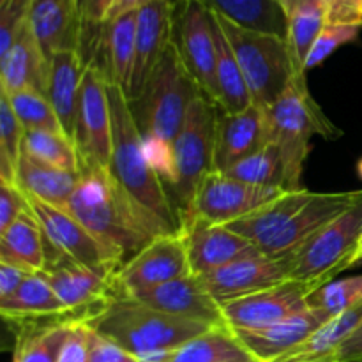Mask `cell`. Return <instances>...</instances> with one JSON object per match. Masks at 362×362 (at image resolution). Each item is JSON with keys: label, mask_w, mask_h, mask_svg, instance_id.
<instances>
[{"label": "cell", "mask_w": 362, "mask_h": 362, "mask_svg": "<svg viewBox=\"0 0 362 362\" xmlns=\"http://www.w3.org/2000/svg\"><path fill=\"white\" fill-rule=\"evenodd\" d=\"M214 13L240 27L286 37L288 20L276 0H204Z\"/></svg>", "instance_id": "1f68e13d"}, {"label": "cell", "mask_w": 362, "mask_h": 362, "mask_svg": "<svg viewBox=\"0 0 362 362\" xmlns=\"http://www.w3.org/2000/svg\"><path fill=\"white\" fill-rule=\"evenodd\" d=\"M74 145L80 163L110 168L112 163V115L106 73L95 60L85 67L78 101Z\"/></svg>", "instance_id": "8fae6325"}, {"label": "cell", "mask_w": 362, "mask_h": 362, "mask_svg": "<svg viewBox=\"0 0 362 362\" xmlns=\"http://www.w3.org/2000/svg\"><path fill=\"white\" fill-rule=\"evenodd\" d=\"M311 197H313V191L304 189V187L296 191H285L251 214L225 226L232 232L246 237L258 250H262L269 240L274 239L285 228L286 223L311 200Z\"/></svg>", "instance_id": "83f0119b"}, {"label": "cell", "mask_w": 362, "mask_h": 362, "mask_svg": "<svg viewBox=\"0 0 362 362\" xmlns=\"http://www.w3.org/2000/svg\"><path fill=\"white\" fill-rule=\"evenodd\" d=\"M324 286L318 281L286 279L267 290L221 304L230 329H260L308 310V297Z\"/></svg>", "instance_id": "7c38bea8"}, {"label": "cell", "mask_w": 362, "mask_h": 362, "mask_svg": "<svg viewBox=\"0 0 362 362\" xmlns=\"http://www.w3.org/2000/svg\"><path fill=\"white\" fill-rule=\"evenodd\" d=\"M71 324L74 322L18 325L13 362H59Z\"/></svg>", "instance_id": "d590c367"}, {"label": "cell", "mask_w": 362, "mask_h": 362, "mask_svg": "<svg viewBox=\"0 0 362 362\" xmlns=\"http://www.w3.org/2000/svg\"><path fill=\"white\" fill-rule=\"evenodd\" d=\"M357 173H359V177L362 179V158L359 159V163H357Z\"/></svg>", "instance_id": "9f6ffc18"}, {"label": "cell", "mask_w": 362, "mask_h": 362, "mask_svg": "<svg viewBox=\"0 0 362 362\" xmlns=\"http://www.w3.org/2000/svg\"><path fill=\"white\" fill-rule=\"evenodd\" d=\"M23 136L25 127L18 120L6 92L0 90V179L7 182L14 184Z\"/></svg>", "instance_id": "ab89813d"}, {"label": "cell", "mask_w": 362, "mask_h": 362, "mask_svg": "<svg viewBox=\"0 0 362 362\" xmlns=\"http://www.w3.org/2000/svg\"><path fill=\"white\" fill-rule=\"evenodd\" d=\"M281 193H285L281 187L253 186L223 172H211L198 191L193 209L182 219L198 216L216 225H228L251 214Z\"/></svg>", "instance_id": "9a60e30c"}, {"label": "cell", "mask_w": 362, "mask_h": 362, "mask_svg": "<svg viewBox=\"0 0 362 362\" xmlns=\"http://www.w3.org/2000/svg\"><path fill=\"white\" fill-rule=\"evenodd\" d=\"M92 329L83 322L71 324L69 334L60 350L59 362H90Z\"/></svg>", "instance_id": "f6af8a7d"}, {"label": "cell", "mask_w": 362, "mask_h": 362, "mask_svg": "<svg viewBox=\"0 0 362 362\" xmlns=\"http://www.w3.org/2000/svg\"><path fill=\"white\" fill-rule=\"evenodd\" d=\"M362 322V304L325 322L303 345L276 362H331L336 350L350 338Z\"/></svg>", "instance_id": "4dcf8cb0"}, {"label": "cell", "mask_w": 362, "mask_h": 362, "mask_svg": "<svg viewBox=\"0 0 362 362\" xmlns=\"http://www.w3.org/2000/svg\"><path fill=\"white\" fill-rule=\"evenodd\" d=\"M67 212L124 262L158 237L177 232L165 219L141 205L113 177L110 168L87 163H80V184Z\"/></svg>", "instance_id": "6da1fadb"}, {"label": "cell", "mask_w": 362, "mask_h": 362, "mask_svg": "<svg viewBox=\"0 0 362 362\" xmlns=\"http://www.w3.org/2000/svg\"><path fill=\"white\" fill-rule=\"evenodd\" d=\"M267 144L271 141L265 108L251 105L239 113H226L218 108L212 163L214 172H226Z\"/></svg>", "instance_id": "44dd1931"}, {"label": "cell", "mask_w": 362, "mask_h": 362, "mask_svg": "<svg viewBox=\"0 0 362 362\" xmlns=\"http://www.w3.org/2000/svg\"><path fill=\"white\" fill-rule=\"evenodd\" d=\"M168 362H260L235 338L230 327H214L180 349L173 350Z\"/></svg>", "instance_id": "d6a6232c"}, {"label": "cell", "mask_w": 362, "mask_h": 362, "mask_svg": "<svg viewBox=\"0 0 362 362\" xmlns=\"http://www.w3.org/2000/svg\"><path fill=\"white\" fill-rule=\"evenodd\" d=\"M290 272L292 257L269 258L265 255H255L216 269L209 274L200 276V279L216 303L221 306L230 300L243 299L279 285L290 279Z\"/></svg>", "instance_id": "e0dca14e"}, {"label": "cell", "mask_w": 362, "mask_h": 362, "mask_svg": "<svg viewBox=\"0 0 362 362\" xmlns=\"http://www.w3.org/2000/svg\"><path fill=\"white\" fill-rule=\"evenodd\" d=\"M144 151L148 165L159 175L163 184L175 182V154H173V141L163 140L154 134H144Z\"/></svg>", "instance_id": "ee69618b"}, {"label": "cell", "mask_w": 362, "mask_h": 362, "mask_svg": "<svg viewBox=\"0 0 362 362\" xmlns=\"http://www.w3.org/2000/svg\"><path fill=\"white\" fill-rule=\"evenodd\" d=\"M21 151L28 152L34 158L57 166V168L80 172V154L73 140L66 134L48 133V131L25 129Z\"/></svg>", "instance_id": "74e56055"}, {"label": "cell", "mask_w": 362, "mask_h": 362, "mask_svg": "<svg viewBox=\"0 0 362 362\" xmlns=\"http://www.w3.org/2000/svg\"><path fill=\"white\" fill-rule=\"evenodd\" d=\"M32 0H7L0 6V57L6 55L13 42L28 23Z\"/></svg>", "instance_id": "7bdbcfd3"}, {"label": "cell", "mask_w": 362, "mask_h": 362, "mask_svg": "<svg viewBox=\"0 0 362 362\" xmlns=\"http://www.w3.org/2000/svg\"><path fill=\"white\" fill-rule=\"evenodd\" d=\"M223 173L237 180H243V182L253 184V186L285 189V172H283L281 154H279L276 144H267L260 151L239 161Z\"/></svg>", "instance_id": "8d00e7d4"}, {"label": "cell", "mask_w": 362, "mask_h": 362, "mask_svg": "<svg viewBox=\"0 0 362 362\" xmlns=\"http://www.w3.org/2000/svg\"><path fill=\"white\" fill-rule=\"evenodd\" d=\"M87 325L133 354L140 362H168L173 350L214 329L166 315L131 297L115 299Z\"/></svg>", "instance_id": "7a4b0ae2"}, {"label": "cell", "mask_w": 362, "mask_h": 362, "mask_svg": "<svg viewBox=\"0 0 362 362\" xmlns=\"http://www.w3.org/2000/svg\"><path fill=\"white\" fill-rule=\"evenodd\" d=\"M331 25H359L362 27L361 0H322Z\"/></svg>", "instance_id": "681fc988"}, {"label": "cell", "mask_w": 362, "mask_h": 362, "mask_svg": "<svg viewBox=\"0 0 362 362\" xmlns=\"http://www.w3.org/2000/svg\"><path fill=\"white\" fill-rule=\"evenodd\" d=\"M92 329V327H90ZM90 362H140L133 354L124 350L112 339L105 338L92 329Z\"/></svg>", "instance_id": "c3c4849f"}, {"label": "cell", "mask_w": 362, "mask_h": 362, "mask_svg": "<svg viewBox=\"0 0 362 362\" xmlns=\"http://www.w3.org/2000/svg\"><path fill=\"white\" fill-rule=\"evenodd\" d=\"M28 27L48 60L64 49L80 52L83 25L76 0H32Z\"/></svg>", "instance_id": "603a6c76"}, {"label": "cell", "mask_w": 362, "mask_h": 362, "mask_svg": "<svg viewBox=\"0 0 362 362\" xmlns=\"http://www.w3.org/2000/svg\"><path fill=\"white\" fill-rule=\"evenodd\" d=\"M87 66L88 64L85 62L83 55L78 49L57 52L49 59L46 98L52 103L66 136L73 141L74 129H76L81 78H83Z\"/></svg>", "instance_id": "484cf974"}, {"label": "cell", "mask_w": 362, "mask_h": 362, "mask_svg": "<svg viewBox=\"0 0 362 362\" xmlns=\"http://www.w3.org/2000/svg\"><path fill=\"white\" fill-rule=\"evenodd\" d=\"M48 71L49 60L45 57L27 23L9 52L0 57V90L6 94L37 90L46 95Z\"/></svg>", "instance_id": "cb8c5ba5"}, {"label": "cell", "mask_w": 362, "mask_h": 362, "mask_svg": "<svg viewBox=\"0 0 362 362\" xmlns=\"http://www.w3.org/2000/svg\"><path fill=\"white\" fill-rule=\"evenodd\" d=\"M286 45H288L290 57H292L296 78H306V60L313 49L318 35L327 25V14L322 0L308 2L297 7L296 11L286 16Z\"/></svg>", "instance_id": "836d02e7"}, {"label": "cell", "mask_w": 362, "mask_h": 362, "mask_svg": "<svg viewBox=\"0 0 362 362\" xmlns=\"http://www.w3.org/2000/svg\"><path fill=\"white\" fill-rule=\"evenodd\" d=\"M218 106L198 94L191 105L182 129L173 140L175 154V182L172 186V200L182 218L193 209L197 194L205 177L214 172V133Z\"/></svg>", "instance_id": "52a82bcc"}, {"label": "cell", "mask_w": 362, "mask_h": 362, "mask_svg": "<svg viewBox=\"0 0 362 362\" xmlns=\"http://www.w3.org/2000/svg\"><path fill=\"white\" fill-rule=\"evenodd\" d=\"M359 304H362V274L329 281L308 297V308L324 311L329 318L338 317Z\"/></svg>", "instance_id": "60d3db41"}, {"label": "cell", "mask_w": 362, "mask_h": 362, "mask_svg": "<svg viewBox=\"0 0 362 362\" xmlns=\"http://www.w3.org/2000/svg\"><path fill=\"white\" fill-rule=\"evenodd\" d=\"M14 184L27 197L37 198L52 207L67 211L71 198L80 184V172L57 168L21 151Z\"/></svg>", "instance_id": "4316f807"}, {"label": "cell", "mask_w": 362, "mask_h": 362, "mask_svg": "<svg viewBox=\"0 0 362 362\" xmlns=\"http://www.w3.org/2000/svg\"><path fill=\"white\" fill-rule=\"evenodd\" d=\"M361 28L362 27H359V25H325L306 60V67H304L306 74L311 69L320 66L322 62H325L336 49L356 41L359 37Z\"/></svg>", "instance_id": "b9f144b4"}, {"label": "cell", "mask_w": 362, "mask_h": 362, "mask_svg": "<svg viewBox=\"0 0 362 362\" xmlns=\"http://www.w3.org/2000/svg\"><path fill=\"white\" fill-rule=\"evenodd\" d=\"M198 94H202L200 88L170 42L140 98L131 101L141 133L175 140Z\"/></svg>", "instance_id": "8992f818"}, {"label": "cell", "mask_w": 362, "mask_h": 362, "mask_svg": "<svg viewBox=\"0 0 362 362\" xmlns=\"http://www.w3.org/2000/svg\"><path fill=\"white\" fill-rule=\"evenodd\" d=\"M175 0H148L136 18V46L134 64L126 94L136 101L147 85L152 71L172 42V20Z\"/></svg>", "instance_id": "ffe728a7"}, {"label": "cell", "mask_w": 362, "mask_h": 362, "mask_svg": "<svg viewBox=\"0 0 362 362\" xmlns=\"http://www.w3.org/2000/svg\"><path fill=\"white\" fill-rule=\"evenodd\" d=\"M361 4H362V0H361Z\"/></svg>", "instance_id": "6f0895ef"}, {"label": "cell", "mask_w": 362, "mask_h": 362, "mask_svg": "<svg viewBox=\"0 0 362 362\" xmlns=\"http://www.w3.org/2000/svg\"><path fill=\"white\" fill-rule=\"evenodd\" d=\"M0 313L4 320L16 325L74 322L45 272H32L14 296L0 300Z\"/></svg>", "instance_id": "d4e9b609"}, {"label": "cell", "mask_w": 362, "mask_h": 362, "mask_svg": "<svg viewBox=\"0 0 362 362\" xmlns=\"http://www.w3.org/2000/svg\"><path fill=\"white\" fill-rule=\"evenodd\" d=\"M269 141L279 148L285 172V189H300L304 163L310 154L315 134L336 138L341 134L325 117L308 90L306 78H296L278 101L265 108Z\"/></svg>", "instance_id": "277c9868"}, {"label": "cell", "mask_w": 362, "mask_h": 362, "mask_svg": "<svg viewBox=\"0 0 362 362\" xmlns=\"http://www.w3.org/2000/svg\"><path fill=\"white\" fill-rule=\"evenodd\" d=\"M276 2H278V6L281 7L283 13L288 16L292 11L297 9V7L304 6V4H308V2H315V0H276Z\"/></svg>", "instance_id": "db71d44e"}, {"label": "cell", "mask_w": 362, "mask_h": 362, "mask_svg": "<svg viewBox=\"0 0 362 362\" xmlns=\"http://www.w3.org/2000/svg\"><path fill=\"white\" fill-rule=\"evenodd\" d=\"M331 362H362V322L350 338L336 350Z\"/></svg>", "instance_id": "816d5d0a"}, {"label": "cell", "mask_w": 362, "mask_h": 362, "mask_svg": "<svg viewBox=\"0 0 362 362\" xmlns=\"http://www.w3.org/2000/svg\"><path fill=\"white\" fill-rule=\"evenodd\" d=\"M110 115H112V163L110 172L147 209L165 219L177 232L180 230L179 209L165 184L151 168L144 151V133L134 117L126 90L106 80Z\"/></svg>", "instance_id": "3957f363"}, {"label": "cell", "mask_w": 362, "mask_h": 362, "mask_svg": "<svg viewBox=\"0 0 362 362\" xmlns=\"http://www.w3.org/2000/svg\"><path fill=\"white\" fill-rule=\"evenodd\" d=\"M361 262H362V232H361V235H359V240H357L356 250H354L352 258H350V267H354V265L361 264Z\"/></svg>", "instance_id": "11a10c76"}, {"label": "cell", "mask_w": 362, "mask_h": 362, "mask_svg": "<svg viewBox=\"0 0 362 362\" xmlns=\"http://www.w3.org/2000/svg\"><path fill=\"white\" fill-rule=\"evenodd\" d=\"M362 232V200L350 211L318 230L292 255L290 279L327 285L336 274L350 269V258Z\"/></svg>", "instance_id": "9c48e42d"}, {"label": "cell", "mask_w": 362, "mask_h": 362, "mask_svg": "<svg viewBox=\"0 0 362 362\" xmlns=\"http://www.w3.org/2000/svg\"><path fill=\"white\" fill-rule=\"evenodd\" d=\"M127 297L166 315L200 322L211 327H228L221 306L209 293L198 276H182Z\"/></svg>", "instance_id": "d6986e66"}, {"label": "cell", "mask_w": 362, "mask_h": 362, "mask_svg": "<svg viewBox=\"0 0 362 362\" xmlns=\"http://www.w3.org/2000/svg\"><path fill=\"white\" fill-rule=\"evenodd\" d=\"M212 20H214L216 49H218V108L226 113L244 112L251 105H255L253 98H251L250 88H247L243 71H240L239 62L235 59V53H233L226 35L223 34L214 13H212Z\"/></svg>", "instance_id": "e575fe53"}, {"label": "cell", "mask_w": 362, "mask_h": 362, "mask_svg": "<svg viewBox=\"0 0 362 362\" xmlns=\"http://www.w3.org/2000/svg\"><path fill=\"white\" fill-rule=\"evenodd\" d=\"M331 318L324 311L308 308L303 313L293 315L278 324L260 329H232L244 349L260 362H276L303 345L317 329Z\"/></svg>", "instance_id": "7402d4cb"}, {"label": "cell", "mask_w": 362, "mask_h": 362, "mask_svg": "<svg viewBox=\"0 0 362 362\" xmlns=\"http://www.w3.org/2000/svg\"><path fill=\"white\" fill-rule=\"evenodd\" d=\"M27 197V194H25ZM28 207L39 219L46 239L73 262L88 271L113 279L124 265V260L105 243L88 232L74 216L67 211L52 207L37 198L27 197Z\"/></svg>", "instance_id": "30bf717a"}, {"label": "cell", "mask_w": 362, "mask_h": 362, "mask_svg": "<svg viewBox=\"0 0 362 362\" xmlns=\"http://www.w3.org/2000/svg\"><path fill=\"white\" fill-rule=\"evenodd\" d=\"M172 42L202 94L219 103L218 49L212 11L204 0H175Z\"/></svg>", "instance_id": "ba28073f"}, {"label": "cell", "mask_w": 362, "mask_h": 362, "mask_svg": "<svg viewBox=\"0 0 362 362\" xmlns=\"http://www.w3.org/2000/svg\"><path fill=\"white\" fill-rule=\"evenodd\" d=\"M27 207V197L18 189L16 184L0 179V232H4Z\"/></svg>", "instance_id": "7dc6e473"}, {"label": "cell", "mask_w": 362, "mask_h": 362, "mask_svg": "<svg viewBox=\"0 0 362 362\" xmlns=\"http://www.w3.org/2000/svg\"><path fill=\"white\" fill-rule=\"evenodd\" d=\"M148 0H112V6H110L108 16H106V21L113 20V18L120 16V14H126L129 11H138L147 4ZM105 21V23H106Z\"/></svg>", "instance_id": "f5cc1de1"}, {"label": "cell", "mask_w": 362, "mask_h": 362, "mask_svg": "<svg viewBox=\"0 0 362 362\" xmlns=\"http://www.w3.org/2000/svg\"><path fill=\"white\" fill-rule=\"evenodd\" d=\"M136 18L138 11L106 21L103 27V46L106 53V80L127 88L133 73L134 46H136Z\"/></svg>", "instance_id": "f546056e"}, {"label": "cell", "mask_w": 362, "mask_h": 362, "mask_svg": "<svg viewBox=\"0 0 362 362\" xmlns=\"http://www.w3.org/2000/svg\"><path fill=\"white\" fill-rule=\"evenodd\" d=\"M189 274L186 246L180 232H175L158 237L124 262L117 272L115 283L120 297H127Z\"/></svg>", "instance_id": "5bb4252c"}, {"label": "cell", "mask_w": 362, "mask_h": 362, "mask_svg": "<svg viewBox=\"0 0 362 362\" xmlns=\"http://www.w3.org/2000/svg\"><path fill=\"white\" fill-rule=\"evenodd\" d=\"M7 98H9L18 120L27 131H48V133L66 134L52 103L45 94L37 90H20L14 94H7Z\"/></svg>", "instance_id": "f35d334b"}, {"label": "cell", "mask_w": 362, "mask_h": 362, "mask_svg": "<svg viewBox=\"0 0 362 362\" xmlns=\"http://www.w3.org/2000/svg\"><path fill=\"white\" fill-rule=\"evenodd\" d=\"M362 200V191L313 193L311 200L290 219L285 228L262 247L269 258H286L299 251L318 230L327 226Z\"/></svg>", "instance_id": "ac0fdd59"}, {"label": "cell", "mask_w": 362, "mask_h": 362, "mask_svg": "<svg viewBox=\"0 0 362 362\" xmlns=\"http://www.w3.org/2000/svg\"><path fill=\"white\" fill-rule=\"evenodd\" d=\"M30 274V271H25V269L7 264V262H0V300L14 296Z\"/></svg>", "instance_id": "f907efd6"}, {"label": "cell", "mask_w": 362, "mask_h": 362, "mask_svg": "<svg viewBox=\"0 0 362 362\" xmlns=\"http://www.w3.org/2000/svg\"><path fill=\"white\" fill-rule=\"evenodd\" d=\"M76 4L78 11H80L81 25H83L81 45H83V39L85 42H87V39H99V30H103L112 0H76Z\"/></svg>", "instance_id": "bcb514c9"}, {"label": "cell", "mask_w": 362, "mask_h": 362, "mask_svg": "<svg viewBox=\"0 0 362 362\" xmlns=\"http://www.w3.org/2000/svg\"><path fill=\"white\" fill-rule=\"evenodd\" d=\"M0 262L30 272L45 271V232L30 207L25 209L4 232H0Z\"/></svg>", "instance_id": "f1b7e54d"}, {"label": "cell", "mask_w": 362, "mask_h": 362, "mask_svg": "<svg viewBox=\"0 0 362 362\" xmlns=\"http://www.w3.org/2000/svg\"><path fill=\"white\" fill-rule=\"evenodd\" d=\"M42 272L74 322L88 324L120 297L115 278H103L67 257Z\"/></svg>", "instance_id": "4fadbf2b"}, {"label": "cell", "mask_w": 362, "mask_h": 362, "mask_svg": "<svg viewBox=\"0 0 362 362\" xmlns=\"http://www.w3.org/2000/svg\"><path fill=\"white\" fill-rule=\"evenodd\" d=\"M214 16L235 53L253 103L271 106L296 80L286 37L240 27L218 13Z\"/></svg>", "instance_id": "5b68a950"}, {"label": "cell", "mask_w": 362, "mask_h": 362, "mask_svg": "<svg viewBox=\"0 0 362 362\" xmlns=\"http://www.w3.org/2000/svg\"><path fill=\"white\" fill-rule=\"evenodd\" d=\"M179 232L186 246L191 274L198 278L243 258L262 255L246 237L198 216L182 219Z\"/></svg>", "instance_id": "2e32d148"}]
</instances>
